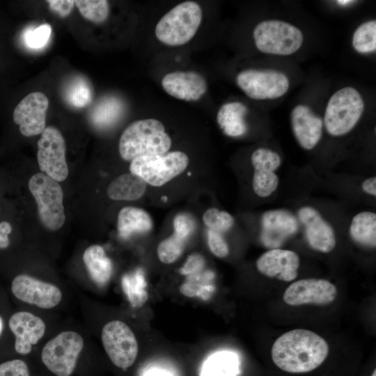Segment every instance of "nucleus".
Instances as JSON below:
<instances>
[{
	"label": "nucleus",
	"mask_w": 376,
	"mask_h": 376,
	"mask_svg": "<svg viewBox=\"0 0 376 376\" xmlns=\"http://www.w3.org/2000/svg\"><path fill=\"white\" fill-rule=\"evenodd\" d=\"M329 354L326 340L317 334L297 329L279 337L272 347L274 364L283 371L304 373L319 367Z\"/></svg>",
	"instance_id": "obj_1"
},
{
	"label": "nucleus",
	"mask_w": 376,
	"mask_h": 376,
	"mask_svg": "<svg viewBox=\"0 0 376 376\" xmlns=\"http://www.w3.org/2000/svg\"><path fill=\"white\" fill-rule=\"evenodd\" d=\"M171 139L158 120L148 118L131 123L124 130L119 140L120 157L125 161L168 152Z\"/></svg>",
	"instance_id": "obj_2"
},
{
	"label": "nucleus",
	"mask_w": 376,
	"mask_h": 376,
	"mask_svg": "<svg viewBox=\"0 0 376 376\" xmlns=\"http://www.w3.org/2000/svg\"><path fill=\"white\" fill-rule=\"evenodd\" d=\"M202 15V10L196 2L180 3L159 19L155 27V36L166 45H182L195 36Z\"/></svg>",
	"instance_id": "obj_3"
},
{
	"label": "nucleus",
	"mask_w": 376,
	"mask_h": 376,
	"mask_svg": "<svg viewBox=\"0 0 376 376\" xmlns=\"http://www.w3.org/2000/svg\"><path fill=\"white\" fill-rule=\"evenodd\" d=\"M364 109L361 94L351 86L332 95L325 111L324 123L327 132L334 136L350 132L360 119Z\"/></svg>",
	"instance_id": "obj_4"
},
{
	"label": "nucleus",
	"mask_w": 376,
	"mask_h": 376,
	"mask_svg": "<svg viewBox=\"0 0 376 376\" xmlns=\"http://www.w3.org/2000/svg\"><path fill=\"white\" fill-rule=\"evenodd\" d=\"M29 188L34 197L42 224L48 230H56L65 223L63 191L59 183L43 173L33 175Z\"/></svg>",
	"instance_id": "obj_5"
},
{
	"label": "nucleus",
	"mask_w": 376,
	"mask_h": 376,
	"mask_svg": "<svg viewBox=\"0 0 376 376\" xmlns=\"http://www.w3.org/2000/svg\"><path fill=\"white\" fill-rule=\"evenodd\" d=\"M253 36L258 49L270 54H292L301 47L303 42V34L298 28L275 19L258 24Z\"/></svg>",
	"instance_id": "obj_6"
},
{
	"label": "nucleus",
	"mask_w": 376,
	"mask_h": 376,
	"mask_svg": "<svg viewBox=\"0 0 376 376\" xmlns=\"http://www.w3.org/2000/svg\"><path fill=\"white\" fill-rule=\"evenodd\" d=\"M189 164L187 155L180 151L139 157L131 161V173L152 186L160 187L182 173Z\"/></svg>",
	"instance_id": "obj_7"
},
{
	"label": "nucleus",
	"mask_w": 376,
	"mask_h": 376,
	"mask_svg": "<svg viewBox=\"0 0 376 376\" xmlns=\"http://www.w3.org/2000/svg\"><path fill=\"white\" fill-rule=\"evenodd\" d=\"M84 344V339L78 333L63 331L43 347L42 361L55 375L70 376L75 369Z\"/></svg>",
	"instance_id": "obj_8"
},
{
	"label": "nucleus",
	"mask_w": 376,
	"mask_h": 376,
	"mask_svg": "<svg viewBox=\"0 0 376 376\" xmlns=\"http://www.w3.org/2000/svg\"><path fill=\"white\" fill-rule=\"evenodd\" d=\"M102 342L111 362L118 368L126 370L134 363L138 343L131 329L123 322L107 323L102 330Z\"/></svg>",
	"instance_id": "obj_9"
},
{
	"label": "nucleus",
	"mask_w": 376,
	"mask_h": 376,
	"mask_svg": "<svg viewBox=\"0 0 376 376\" xmlns=\"http://www.w3.org/2000/svg\"><path fill=\"white\" fill-rule=\"evenodd\" d=\"M37 146V160L41 172L57 182L65 180L69 171L65 160V142L61 132L55 127H46Z\"/></svg>",
	"instance_id": "obj_10"
},
{
	"label": "nucleus",
	"mask_w": 376,
	"mask_h": 376,
	"mask_svg": "<svg viewBox=\"0 0 376 376\" xmlns=\"http://www.w3.org/2000/svg\"><path fill=\"white\" fill-rule=\"evenodd\" d=\"M238 86L251 99H276L283 96L289 88L288 77L273 70H245L236 78Z\"/></svg>",
	"instance_id": "obj_11"
},
{
	"label": "nucleus",
	"mask_w": 376,
	"mask_h": 376,
	"mask_svg": "<svg viewBox=\"0 0 376 376\" xmlns=\"http://www.w3.org/2000/svg\"><path fill=\"white\" fill-rule=\"evenodd\" d=\"M48 106V98L41 92L29 93L15 106L13 120L23 136H36L44 131Z\"/></svg>",
	"instance_id": "obj_12"
},
{
	"label": "nucleus",
	"mask_w": 376,
	"mask_h": 376,
	"mask_svg": "<svg viewBox=\"0 0 376 376\" xmlns=\"http://www.w3.org/2000/svg\"><path fill=\"white\" fill-rule=\"evenodd\" d=\"M11 291L18 299L45 309L55 307L62 299V292L58 287L26 274H19L13 279Z\"/></svg>",
	"instance_id": "obj_13"
},
{
	"label": "nucleus",
	"mask_w": 376,
	"mask_h": 376,
	"mask_svg": "<svg viewBox=\"0 0 376 376\" xmlns=\"http://www.w3.org/2000/svg\"><path fill=\"white\" fill-rule=\"evenodd\" d=\"M337 294L336 286L325 279H305L290 284L283 294L284 301L290 306L329 304Z\"/></svg>",
	"instance_id": "obj_14"
},
{
	"label": "nucleus",
	"mask_w": 376,
	"mask_h": 376,
	"mask_svg": "<svg viewBox=\"0 0 376 376\" xmlns=\"http://www.w3.org/2000/svg\"><path fill=\"white\" fill-rule=\"evenodd\" d=\"M251 159L254 169L253 189L257 196L268 197L279 185V178L274 171L281 165V157L270 149L259 148L253 152Z\"/></svg>",
	"instance_id": "obj_15"
},
{
	"label": "nucleus",
	"mask_w": 376,
	"mask_h": 376,
	"mask_svg": "<svg viewBox=\"0 0 376 376\" xmlns=\"http://www.w3.org/2000/svg\"><path fill=\"white\" fill-rule=\"evenodd\" d=\"M300 260L293 251L272 249L263 253L256 260L258 272L269 278L290 282L297 276Z\"/></svg>",
	"instance_id": "obj_16"
},
{
	"label": "nucleus",
	"mask_w": 376,
	"mask_h": 376,
	"mask_svg": "<svg viewBox=\"0 0 376 376\" xmlns=\"http://www.w3.org/2000/svg\"><path fill=\"white\" fill-rule=\"evenodd\" d=\"M261 240L265 246L277 249L299 228L295 217L285 210H272L264 212L261 218Z\"/></svg>",
	"instance_id": "obj_17"
},
{
	"label": "nucleus",
	"mask_w": 376,
	"mask_h": 376,
	"mask_svg": "<svg viewBox=\"0 0 376 376\" xmlns=\"http://www.w3.org/2000/svg\"><path fill=\"white\" fill-rule=\"evenodd\" d=\"M298 217L305 227L306 240L312 249L322 253H329L334 249V230L317 210L304 206L299 210Z\"/></svg>",
	"instance_id": "obj_18"
},
{
	"label": "nucleus",
	"mask_w": 376,
	"mask_h": 376,
	"mask_svg": "<svg viewBox=\"0 0 376 376\" xmlns=\"http://www.w3.org/2000/svg\"><path fill=\"white\" fill-rule=\"evenodd\" d=\"M9 328L15 336V350L20 354L31 352L32 345L44 336L46 326L39 317L26 311L15 313L9 319Z\"/></svg>",
	"instance_id": "obj_19"
},
{
	"label": "nucleus",
	"mask_w": 376,
	"mask_h": 376,
	"mask_svg": "<svg viewBox=\"0 0 376 376\" xmlns=\"http://www.w3.org/2000/svg\"><path fill=\"white\" fill-rule=\"evenodd\" d=\"M162 86L169 95L179 100L196 101L207 91L204 77L194 71H175L166 74Z\"/></svg>",
	"instance_id": "obj_20"
},
{
	"label": "nucleus",
	"mask_w": 376,
	"mask_h": 376,
	"mask_svg": "<svg viewBox=\"0 0 376 376\" xmlns=\"http://www.w3.org/2000/svg\"><path fill=\"white\" fill-rule=\"evenodd\" d=\"M290 121L294 135L299 145L307 150L313 149L322 136V120L308 106L299 104L292 109Z\"/></svg>",
	"instance_id": "obj_21"
},
{
	"label": "nucleus",
	"mask_w": 376,
	"mask_h": 376,
	"mask_svg": "<svg viewBox=\"0 0 376 376\" xmlns=\"http://www.w3.org/2000/svg\"><path fill=\"white\" fill-rule=\"evenodd\" d=\"M152 228V220L144 210L136 207H125L118 215L117 228L119 235L128 238L135 233H144Z\"/></svg>",
	"instance_id": "obj_22"
},
{
	"label": "nucleus",
	"mask_w": 376,
	"mask_h": 376,
	"mask_svg": "<svg viewBox=\"0 0 376 376\" xmlns=\"http://www.w3.org/2000/svg\"><path fill=\"white\" fill-rule=\"evenodd\" d=\"M146 182L141 177L127 173L115 178L107 188V195L114 201H134L145 193Z\"/></svg>",
	"instance_id": "obj_23"
},
{
	"label": "nucleus",
	"mask_w": 376,
	"mask_h": 376,
	"mask_svg": "<svg viewBox=\"0 0 376 376\" xmlns=\"http://www.w3.org/2000/svg\"><path fill=\"white\" fill-rule=\"evenodd\" d=\"M246 112V107L241 102L226 103L217 112V123L226 135L233 137L242 136L247 130L244 119Z\"/></svg>",
	"instance_id": "obj_24"
},
{
	"label": "nucleus",
	"mask_w": 376,
	"mask_h": 376,
	"mask_svg": "<svg viewBox=\"0 0 376 376\" xmlns=\"http://www.w3.org/2000/svg\"><path fill=\"white\" fill-rule=\"evenodd\" d=\"M83 260L92 280L98 285H104L110 280L113 265L111 260L100 245L88 247L83 255Z\"/></svg>",
	"instance_id": "obj_25"
},
{
	"label": "nucleus",
	"mask_w": 376,
	"mask_h": 376,
	"mask_svg": "<svg viewBox=\"0 0 376 376\" xmlns=\"http://www.w3.org/2000/svg\"><path fill=\"white\" fill-rule=\"evenodd\" d=\"M350 235L357 244L368 248L376 246V214L363 211L354 215L350 226Z\"/></svg>",
	"instance_id": "obj_26"
},
{
	"label": "nucleus",
	"mask_w": 376,
	"mask_h": 376,
	"mask_svg": "<svg viewBox=\"0 0 376 376\" xmlns=\"http://www.w3.org/2000/svg\"><path fill=\"white\" fill-rule=\"evenodd\" d=\"M238 373V359L229 352H217L204 363L202 376H236Z\"/></svg>",
	"instance_id": "obj_27"
},
{
	"label": "nucleus",
	"mask_w": 376,
	"mask_h": 376,
	"mask_svg": "<svg viewBox=\"0 0 376 376\" xmlns=\"http://www.w3.org/2000/svg\"><path fill=\"white\" fill-rule=\"evenodd\" d=\"M214 274L204 269L187 276L185 281L180 285V292L188 297H200L203 299L210 297L214 287L211 285Z\"/></svg>",
	"instance_id": "obj_28"
},
{
	"label": "nucleus",
	"mask_w": 376,
	"mask_h": 376,
	"mask_svg": "<svg viewBox=\"0 0 376 376\" xmlns=\"http://www.w3.org/2000/svg\"><path fill=\"white\" fill-rule=\"evenodd\" d=\"M146 282L141 269L123 276L122 288L130 304L134 307L143 306L148 298L146 290Z\"/></svg>",
	"instance_id": "obj_29"
},
{
	"label": "nucleus",
	"mask_w": 376,
	"mask_h": 376,
	"mask_svg": "<svg viewBox=\"0 0 376 376\" xmlns=\"http://www.w3.org/2000/svg\"><path fill=\"white\" fill-rule=\"evenodd\" d=\"M65 100L72 107L82 108L92 101V88L88 81L80 77L73 78L66 86Z\"/></svg>",
	"instance_id": "obj_30"
},
{
	"label": "nucleus",
	"mask_w": 376,
	"mask_h": 376,
	"mask_svg": "<svg viewBox=\"0 0 376 376\" xmlns=\"http://www.w3.org/2000/svg\"><path fill=\"white\" fill-rule=\"evenodd\" d=\"M120 102L113 97L102 99L91 112V122L96 126L104 127L113 123L120 116Z\"/></svg>",
	"instance_id": "obj_31"
},
{
	"label": "nucleus",
	"mask_w": 376,
	"mask_h": 376,
	"mask_svg": "<svg viewBox=\"0 0 376 376\" xmlns=\"http://www.w3.org/2000/svg\"><path fill=\"white\" fill-rule=\"evenodd\" d=\"M352 45L359 53L373 52L376 49V21L361 24L354 31Z\"/></svg>",
	"instance_id": "obj_32"
},
{
	"label": "nucleus",
	"mask_w": 376,
	"mask_h": 376,
	"mask_svg": "<svg viewBox=\"0 0 376 376\" xmlns=\"http://www.w3.org/2000/svg\"><path fill=\"white\" fill-rule=\"evenodd\" d=\"M75 5L85 19L95 24L103 23L109 14V4L106 0H77Z\"/></svg>",
	"instance_id": "obj_33"
},
{
	"label": "nucleus",
	"mask_w": 376,
	"mask_h": 376,
	"mask_svg": "<svg viewBox=\"0 0 376 376\" xmlns=\"http://www.w3.org/2000/svg\"><path fill=\"white\" fill-rule=\"evenodd\" d=\"M187 240L175 234L162 240L157 246V256L165 264L175 262L184 251Z\"/></svg>",
	"instance_id": "obj_34"
},
{
	"label": "nucleus",
	"mask_w": 376,
	"mask_h": 376,
	"mask_svg": "<svg viewBox=\"0 0 376 376\" xmlns=\"http://www.w3.org/2000/svg\"><path fill=\"white\" fill-rule=\"evenodd\" d=\"M52 33L49 24H42L36 27L26 29L22 34V40L26 47L33 49H42L47 45Z\"/></svg>",
	"instance_id": "obj_35"
},
{
	"label": "nucleus",
	"mask_w": 376,
	"mask_h": 376,
	"mask_svg": "<svg viewBox=\"0 0 376 376\" xmlns=\"http://www.w3.org/2000/svg\"><path fill=\"white\" fill-rule=\"evenodd\" d=\"M203 220L210 230L219 233L229 230L235 222L230 214L215 207L207 210L203 216Z\"/></svg>",
	"instance_id": "obj_36"
},
{
	"label": "nucleus",
	"mask_w": 376,
	"mask_h": 376,
	"mask_svg": "<svg viewBox=\"0 0 376 376\" xmlns=\"http://www.w3.org/2000/svg\"><path fill=\"white\" fill-rule=\"evenodd\" d=\"M194 228L195 221L193 217L187 213H179L173 219V233L187 240L193 233Z\"/></svg>",
	"instance_id": "obj_37"
},
{
	"label": "nucleus",
	"mask_w": 376,
	"mask_h": 376,
	"mask_svg": "<svg viewBox=\"0 0 376 376\" xmlns=\"http://www.w3.org/2000/svg\"><path fill=\"white\" fill-rule=\"evenodd\" d=\"M0 376H30V374L26 362L15 359L0 363Z\"/></svg>",
	"instance_id": "obj_38"
},
{
	"label": "nucleus",
	"mask_w": 376,
	"mask_h": 376,
	"mask_svg": "<svg viewBox=\"0 0 376 376\" xmlns=\"http://www.w3.org/2000/svg\"><path fill=\"white\" fill-rule=\"evenodd\" d=\"M207 244L211 252L218 258H224L229 253L227 242L221 233L208 230Z\"/></svg>",
	"instance_id": "obj_39"
},
{
	"label": "nucleus",
	"mask_w": 376,
	"mask_h": 376,
	"mask_svg": "<svg viewBox=\"0 0 376 376\" xmlns=\"http://www.w3.org/2000/svg\"><path fill=\"white\" fill-rule=\"evenodd\" d=\"M205 261L203 256L199 253L189 255L183 266L179 269V273L182 275H190L204 269Z\"/></svg>",
	"instance_id": "obj_40"
},
{
	"label": "nucleus",
	"mask_w": 376,
	"mask_h": 376,
	"mask_svg": "<svg viewBox=\"0 0 376 376\" xmlns=\"http://www.w3.org/2000/svg\"><path fill=\"white\" fill-rule=\"evenodd\" d=\"M47 2L49 8L61 17L69 15L75 6L72 0H48Z\"/></svg>",
	"instance_id": "obj_41"
},
{
	"label": "nucleus",
	"mask_w": 376,
	"mask_h": 376,
	"mask_svg": "<svg viewBox=\"0 0 376 376\" xmlns=\"http://www.w3.org/2000/svg\"><path fill=\"white\" fill-rule=\"evenodd\" d=\"M12 231V226L6 221L0 222V249H6L9 246L8 235Z\"/></svg>",
	"instance_id": "obj_42"
},
{
	"label": "nucleus",
	"mask_w": 376,
	"mask_h": 376,
	"mask_svg": "<svg viewBox=\"0 0 376 376\" xmlns=\"http://www.w3.org/2000/svg\"><path fill=\"white\" fill-rule=\"evenodd\" d=\"M364 192L371 196H376V177H370L366 179L361 185Z\"/></svg>",
	"instance_id": "obj_43"
},
{
	"label": "nucleus",
	"mask_w": 376,
	"mask_h": 376,
	"mask_svg": "<svg viewBox=\"0 0 376 376\" xmlns=\"http://www.w3.org/2000/svg\"><path fill=\"white\" fill-rule=\"evenodd\" d=\"M143 376H173L172 374L165 370L152 368L147 370Z\"/></svg>",
	"instance_id": "obj_44"
},
{
	"label": "nucleus",
	"mask_w": 376,
	"mask_h": 376,
	"mask_svg": "<svg viewBox=\"0 0 376 376\" xmlns=\"http://www.w3.org/2000/svg\"><path fill=\"white\" fill-rule=\"evenodd\" d=\"M336 2L340 5L345 6L347 4H349V3H352V2H353V1H350V0H339V1H337Z\"/></svg>",
	"instance_id": "obj_45"
},
{
	"label": "nucleus",
	"mask_w": 376,
	"mask_h": 376,
	"mask_svg": "<svg viewBox=\"0 0 376 376\" xmlns=\"http://www.w3.org/2000/svg\"><path fill=\"white\" fill-rule=\"evenodd\" d=\"M3 320L1 316L0 315V336L3 332Z\"/></svg>",
	"instance_id": "obj_46"
},
{
	"label": "nucleus",
	"mask_w": 376,
	"mask_h": 376,
	"mask_svg": "<svg viewBox=\"0 0 376 376\" xmlns=\"http://www.w3.org/2000/svg\"><path fill=\"white\" fill-rule=\"evenodd\" d=\"M371 376H376V370H375Z\"/></svg>",
	"instance_id": "obj_47"
}]
</instances>
